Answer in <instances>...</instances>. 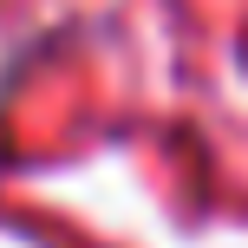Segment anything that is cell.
I'll use <instances>...</instances> for the list:
<instances>
[]
</instances>
